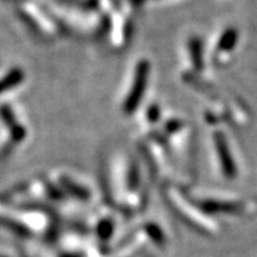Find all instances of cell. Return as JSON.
I'll return each mask as SVG.
<instances>
[{"label":"cell","instance_id":"obj_1","mask_svg":"<svg viewBox=\"0 0 257 257\" xmlns=\"http://www.w3.org/2000/svg\"><path fill=\"white\" fill-rule=\"evenodd\" d=\"M166 199L172 210L193 230H197L207 236H214L216 233H219L220 229L217 226V221L206 214L193 200L192 196L184 192L182 187L169 184L166 187Z\"/></svg>","mask_w":257,"mask_h":257},{"label":"cell","instance_id":"obj_2","mask_svg":"<svg viewBox=\"0 0 257 257\" xmlns=\"http://www.w3.org/2000/svg\"><path fill=\"white\" fill-rule=\"evenodd\" d=\"M197 206L210 217H216L219 214L223 216H233V217H243L248 213L257 210V203L246 199H240L231 194L224 193H196L190 194Z\"/></svg>","mask_w":257,"mask_h":257},{"label":"cell","instance_id":"obj_3","mask_svg":"<svg viewBox=\"0 0 257 257\" xmlns=\"http://www.w3.org/2000/svg\"><path fill=\"white\" fill-rule=\"evenodd\" d=\"M211 147L214 162L220 172V175L227 180H234L239 175V165L234 155V149L231 146V142L226 136L224 132L216 130L211 135Z\"/></svg>","mask_w":257,"mask_h":257},{"label":"cell","instance_id":"obj_4","mask_svg":"<svg viewBox=\"0 0 257 257\" xmlns=\"http://www.w3.org/2000/svg\"><path fill=\"white\" fill-rule=\"evenodd\" d=\"M149 73H150V66L147 60H140L135 72V79L132 83V87L128 90L127 96L123 103V111L126 114H133L138 110L139 104L143 99V94L146 92L147 82H149Z\"/></svg>","mask_w":257,"mask_h":257},{"label":"cell","instance_id":"obj_5","mask_svg":"<svg viewBox=\"0 0 257 257\" xmlns=\"http://www.w3.org/2000/svg\"><path fill=\"white\" fill-rule=\"evenodd\" d=\"M237 36H239V33H237L236 29H227V30L223 33V36L220 37V40H219L217 53H219V55H223V53L230 52L233 47L236 46V43H237Z\"/></svg>","mask_w":257,"mask_h":257},{"label":"cell","instance_id":"obj_6","mask_svg":"<svg viewBox=\"0 0 257 257\" xmlns=\"http://www.w3.org/2000/svg\"><path fill=\"white\" fill-rule=\"evenodd\" d=\"M190 49V56H192L193 66L196 70H202L203 69V55H202V42L197 37H193L189 43Z\"/></svg>","mask_w":257,"mask_h":257},{"label":"cell","instance_id":"obj_7","mask_svg":"<svg viewBox=\"0 0 257 257\" xmlns=\"http://www.w3.org/2000/svg\"><path fill=\"white\" fill-rule=\"evenodd\" d=\"M146 119L147 123L149 124H156L159 119H160V109H159V106L157 104H150L149 106V109L146 111Z\"/></svg>","mask_w":257,"mask_h":257}]
</instances>
